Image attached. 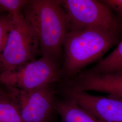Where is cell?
Returning <instances> with one entry per match:
<instances>
[{
  "instance_id": "cell-1",
  "label": "cell",
  "mask_w": 122,
  "mask_h": 122,
  "mask_svg": "<svg viewBox=\"0 0 122 122\" xmlns=\"http://www.w3.org/2000/svg\"><path fill=\"white\" fill-rule=\"evenodd\" d=\"M23 14L35 30L42 57L61 64L69 25L60 1L29 0L23 10Z\"/></svg>"
},
{
  "instance_id": "cell-2",
  "label": "cell",
  "mask_w": 122,
  "mask_h": 122,
  "mask_svg": "<svg viewBox=\"0 0 122 122\" xmlns=\"http://www.w3.org/2000/svg\"><path fill=\"white\" fill-rule=\"evenodd\" d=\"M118 35L94 28L68 32L63 45L62 76L75 77L84 68L100 59L118 43Z\"/></svg>"
},
{
  "instance_id": "cell-3",
  "label": "cell",
  "mask_w": 122,
  "mask_h": 122,
  "mask_svg": "<svg viewBox=\"0 0 122 122\" xmlns=\"http://www.w3.org/2000/svg\"><path fill=\"white\" fill-rule=\"evenodd\" d=\"M10 17L11 26L0 58V74L35 60L40 52L39 39L35 30L23 12Z\"/></svg>"
},
{
  "instance_id": "cell-4",
  "label": "cell",
  "mask_w": 122,
  "mask_h": 122,
  "mask_svg": "<svg viewBox=\"0 0 122 122\" xmlns=\"http://www.w3.org/2000/svg\"><path fill=\"white\" fill-rule=\"evenodd\" d=\"M66 14L68 32L94 28L119 34L122 23L101 0H60Z\"/></svg>"
},
{
  "instance_id": "cell-5",
  "label": "cell",
  "mask_w": 122,
  "mask_h": 122,
  "mask_svg": "<svg viewBox=\"0 0 122 122\" xmlns=\"http://www.w3.org/2000/svg\"><path fill=\"white\" fill-rule=\"evenodd\" d=\"M62 76L61 64L42 57L15 70L0 74V83L22 91H31L60 81Z\"/></svg>"
},
{
  "instance_id": "cell-6",
  "label": "cell",
  "mask_w": 122,
  "mask_h": 122,
  "mask_svg": "<svg viewBox=\"0 0 122 122\" xmlns=\"http://www.w3.org/2000/svg\"><path fill=\"white\" fill-rule=\"evenodd\" d=\"M52 85L28 91L15 88L16 102L23 122H50L55 102V91Z\"/></svg>"
},
{
  "instance_id": "cell-7",
  "label": "cell",
  "mask_w": 122,
  "mask_h": 122,
  "mask_svg": "<svg viewBox=\"0 0 122 122\" xmlns=\"http://www.w3.org/2000/svg\"><path fill=\"white\" fill-rule=\"evenodd\" d=\"M69 98L101 122H122V99L68 91Z\"/></svg>"
},
{
  "instance_id": "cell-8",
  "label": "cell",
  "mask_w": 122,
  "mask_h": 122,
  "mask_svg": "<svg viewBox=\"0 0 122 122\" xmlns=\"http://www.w3.org/2000/svg\"><path fill=\"white\" fill-rule=\"evenodd\" d=\"M68 91L103 92L122 99V73L92 75L81 73L74 77Z\"/></svg>"
},
{
  "instance_id": "cell-9",
  "label": "cell",
  "mask_w": 122,
  "mask_h": 122,
  "mask_svg": "<svg viewBox=\"0 0 122 122\" xmlns=\"http://www.w3.org/2000/svg\"><path fill=\"white\" fill-rule=\"evenodd\" d=\"M54 110L59 115L61 122H101L70 98L55 100Z\"/></svg>"
},
{
  "instance_id": "cell-10",
  "label": "cell",
  "mask_w": 122,
  "mask_h": 122,
  "mask_svg": "<svg viewBox=\"0 0 122 122\" xmlns=\"http://www.w3.org/2000/svg\"><path fill=\"white\" fill-rule=\"evenodd\" d=\"M0 122H23L16 102L15 88L4 86L0 96Z\"/></svg>"
},
{
  "instance_id": "cell-11",
  "label": "cell",
  "mask_w": 122,
  "mask_h": 122,
  "mask_svg": "<svg viewBox=\"0 0 122 122\" xmlns=\"http://www.w3.org/2000/svg\"><path fill=\"white\" fill-rule=\"evenodd\" d=\"M82 73L92 75L122 73V39L117 47L96 65Z\"/></svg>"
},
{
  "instance_id": "cell-12",
  "label": "cell",
  "mask_w": 122,
  "mask_h": 122,
  "mask_svg": "<svg viewBox=\"0 0 122 122\" xmlns=\"http://www.w3.org/2000/svg\"><path fill=\"white\" fill-rule=\"evenodd\" d=\"M28 0H0V11L7 12L10 16L15 15L23 12Z\"/></svg>"
},
{
  "instance_id": "cell-13",
  "label": "cell",
  "mask_w": 122,
  "mask_h": 122,
  "mask_svg": "<svg viewBox=\"0 0 122 122\" xmlns=\"http://www.w3.org/2000/svg\"><path fill=\"white\" fill-rule=\"evenodd\" d=\"M11 24V18L9 14L0 15V58L7 42Z\"/></svg>"
},
{
  "instance_id": "cell-14",
  "label": "cell",
  "mask_w": 122,
  "mask_h": 122,
  "mask_svg": "<svg viewBox=\"0 0 122 122\" xmlns=\"http://www.w3.org/2000/svg\"><path fill=\"white\" fill-rule=\"evenodd\" d=\"M112 11L113 10L117 15L118 19L122 20V0H101Z\"/></svg>"
},
{
  "instance_id": "cell-15",
  "label": "cell",
  "mask_w": 122,
  "mask_h": 122,
  "mask_svg": "<svg viewBox=\"0 0 122 122\" xmlns=\"http://www.w3.org/2000/svg\"><path fill=\"white\" fill-rule=\"evenodd\" d=\"M4 89V86L0 83V96L1 95Z\"/></svg>"
},
{
  "instance_id": "cell-16",
  "label": "cell",
  "mask_w": 122,
  "mask_h": 122,
  "mask_svg": "<svg viewBox=\"0 0 122 122\" xmlns=\"http://www.w3.org/2000/svg\"><path fill=\"white\" fill-rule=\"evenodd\" d=\"M0 12H1V11H0Z\"/></svg>"
},
{
  "instance_id": "cell-17",
  "label": "cell",
  "mask_w": 122,
  "mask_h": 122,
  "mask_svg": "<svg viewBox=\"0 0 122 122\" xmlns=\"http://www.w3.org/2000/svg\"></svg>"
}]
</instances>
